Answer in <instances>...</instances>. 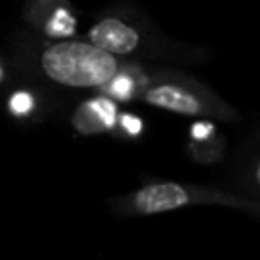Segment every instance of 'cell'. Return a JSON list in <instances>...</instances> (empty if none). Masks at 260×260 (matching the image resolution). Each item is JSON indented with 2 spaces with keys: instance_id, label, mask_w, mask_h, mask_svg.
<instances>
[{
  "instance_id": "cell-1",
  "label": "cell",
  "mask_w": 260,
  "mask_h": 260,
  "mask_svg": "<svg viewBox=\"0 0 260 260\" xmlns=\"http://www.w3.org/2000/svg\"><path fill=\"white\" fill-rule=\"evenodd\" d=\"M8 67L20 81L47 89L98 91L124 61L83 39H43L30 30L10 39Z\"/></svg>"
},
{
  "instance_id": "cell-2",
  "label": "cell",
  "mask_w": 260,
  "mask_h": 260,
  "mask_svg": "<svg viewBox=\"0 0 260 260\" xmlns=\"http://www.w3.org/2000/svg\"><path fill=\"white\" fill-rule=\"evenodd\" d=\"M85 39L122 61L199 63L205 51L165 37L136 6L114 4L95 14Z\"/></svg>"
},
{
  "instance_id": "cell-3",
  "label": "cell",
  "mask_w": 260,
  "mask_h": 260,
  "mask_svg": "<svg viewBox=\"0 0 260 260\" xmlns=\"http://www.w3.org/2000/svg\"><path fill=\"white\" fill-rule=\"evenodd\" d=\"M195 205L228 207L260 219V203H254L230 189L197 183H179L167 179L148 181L130 193L108 201L110 211L118 217H148Z\"/></svg>"
},
{
  "instance_id": "cell-4",
  "label": "cell",
  "mask_w": 260,
  "mask_h": 260,
  "mask_svg": "<svg viewBox=\"0 0 260 260\" xmlns=\"http://www.w3.org/2000/svg\"><path fill=\"white\" fill-rule=\"evenodd\" d=\"M138 102L179 114L189 118H207L215 122H240V112L225 102L219 93H215L209 85L201 83L197 77L173 69V67H156L144 85Z\"/></svg>"
},
{
  "instance_id": "cell-5",
  "label": "cell",
  "mask_w": 260,
  "mask_h": 260,
  "mask_svg": "<svg viewBox=\"0 0 260 260\" xmlns=\"http://www.w3.org/2000/svg\"><path fill=\"white\" fill-rule=\"evenodd\" d=\"M22 20L30 32L43 39H73L79 24L69 0H26Z\"/></svg>"
},
{
  "instance_id": "cell-6",
  "label": "cell",
  "mask_w": 260,
  "mask_h": 260,
  "mask_svg": "<svg viewBox=\"0 0 260 260\" xmlns=\"http://www.w3.org/2000/svg\"><path fill=\"white\" fill-rule=\"evenodd\" d=\"M230 191L260 203V126L248 134L230 160L225 175Z\"/></svg>"
},
{
  "instance_id": "cell-7",
  "label": "cell",
  "mask_w": 260,
  "mask_h": 260,
  "mask_svg": "<svg viewBox=\"0 0 260 260\" xmlns=\"http://www.w3.org/2000/svg\"><path fill=\"white\" fill-rule=\"evenodd\" d=\"M118 114V102L102 91H95L73 108L69 116V126L79 136H114Z\"/></svg>"
},
{
  "instance_id": "cell-8",
  "label": "cell",
  "mask_w": 260,
  "mask_h": 260,
  "mask_svg": "<svg viewBox=\"0 0 260 260\" xmlns=\"http://www.w3.org/2000/svg\"><path fill=\"white\" fill-rule=\"evenodd\" d=\"M51 108L53 102L47 87L20 79H16L4 100L6 116L16 124H39L49 116Z\"/></svg>"
},
{
  "instance_id": "cell-9",
  "label": "cell",
  "mask_w": 260,
  "mask_h": 260,
  "mask_svg": "<svg viewBox=\"0 0 260 260\" xmlns=\"http://www.w3.org/2000/svg\"><path fill=\"white\" fill-rule=\"evenodd\" d=\"M156 67H150L148 63L138 61H124V65L98 89L112 98L118 104H132L140 98L144 85L148 83L152 71Z\"/></svg>"
},
{
  "instance_id": "cell-10",
  "label": "cell",
  "mask_w": 260,
  "mask_h": 260,
  "mask_svg": "<svg viewBox=\"0 0 260 260\" xmlns=\"http://www.w3.org/2000/svg\"><path fill=\"white\" fill-rule=\"evenodd\" d=\"M187 154L201 165H215L225 154V138L215 120L197 118L187 130Z\"/></svg>"
},
{
  "instance_id": "cell-11",
  "label": "cell",
  "mask_w": 260,
  "mask_h": 260,
  "mask_svg": "<svg viewBox=\"0 0 260 260\" xmlns=\"http://www.w3.org/2000/svg\"><path fill=\"white\" fill-rule=\"evenodd\" d=\"M144 134V120L130 112V110H122L118 114V122H116V132L114 138L118 140H138Z\"/></svg>"
},
{
  "instance_id": "cell-12",
  "label": "cell",
  "mask_w": 260,
  "mask_h": 260,
  "mask_svg": "<svg viewBox=\"0 0 260 260\" xmlns=\"http://www.w3.org/2000/svg\"><path fill=\"white\" fill-rule=\"evenodd\" d=\"M8 75H10V67H8V61H6V57L0 53V87L6 83Z\"/></svg>"
}]
</instances>
